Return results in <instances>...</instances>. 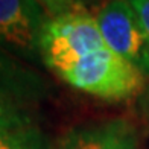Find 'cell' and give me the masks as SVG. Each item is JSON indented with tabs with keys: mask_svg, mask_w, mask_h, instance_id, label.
I'll return each instance as SVG.
<instances>
[{
	"mask_svg": "<svg viewBox=\"0 0 149 149\" xmlns=\"http://www.w3.org/2000/svg\"><path fill=\"white\" fill-rule=\"evenodd\" d=\"M65 84L105 100H125L145 88L146 78L126 59L104 47L55 72Z\"/></svg>",
	"mask_w": 149,
	"mask_h": 149,
	"instance_id": "6da1fadb",
	"label": "cell"
},
{
	"mask_svg": "<svg viewBox=\"0 0 149 149\" xmlns=\"http://www.w3.org/2000/svg\"><path fill=\"white\" fill-rule=\"evenodd\" d=\"M104 47L108 46L94 15L76 9L47 20L40 35L38 56L55 73Z\"/></svg>",
	"mask_w": 149,
	"mask_h": 149,
	"instance_id": "7a4b0ae2",
	"label": "cell"
},
{
	"mask_svg": "<svg viewBox=\"0 0 149 149\" xmlns=\"http://www.w3.org/2000/svg\"><path fill=\"white\" fill-rule=\"evenodd\" d=\"M104 41L149 78V38L128 0H108L93 12Z\"/></svg>",
	"mask_w": 149,
	"mask_h": 149,
	"instance_id": "3957f363",
	"label": "cell"
},
{
	"mask_svg": "<svg viewBox=\"0 0 149 149\" xmlns=\"http://www.w3.org/2000/svg\"><path fill=\"white\" fill-rule=\"evenodd\" d=\"M49 18L37 0H0V49L35 58L40 35Z\"/></svg>",
	"mask_w": 149,
	"mask_h": 149,
	"instance_id": "277c9868",
	"label": "cell"
},
{
	"mask_svg": "<svg viewBox=\"0 0 149 149\" xmlns=\"http://www.w3.org/2000/svg\"><path fill=\"white\" fill-rule=\"evenodd\" d=\"M52 149H139V132L128 119H108L73 128Z\"/></svg>",
	"mask_w": 149,
	"mask_h": 149,
	"instance_id": "5b68a950",
	"label": "cell"
},
{
	"mask_svg": "<svg viewBox=\"0 0 149 149\" xmlns=\"http://www.w3.org/2000/svg\"><path fill=\"white\" fill-rule=\"evenodd\" d=\"M40 88V81L35 74L18 65L8 52L0 49V93L29 99Z\"/></svg>",
	"mask_w": 149,
	"mask_h": 149,
	"instance_id": "8992f818",
	"label": "cell"
},
{
	"mask_svg": "<svg viewBox=\"0 0 149 149\" xmlns=\"http://www.w3.org/2000/svg\"><path fill=\"white\" fill-rule=\"evenodd\" d=\"M32 125L28 99L0 93V131H9Z\"/></svg>",
	"mask_w": 149,
	"mask_h": 149,
	"instance_id": "52a82bcc",
	"label": "cell"
},
{
	"mask_svg": "<svg viewBox=\"0 0 149 149\" xmlns=\"http://www.w3.org/2000/svg\"><path fill=\"white\" fill-rule=\"evenodd\" d=\"M0 149H52L47 137L37 126L0 131Z\"/></svg>",
	"mask_w": 149,
	"mask_h": 149,
	"instance_id": "ba28073f",
	"label": "cell"
},
{
	"mask_svg": "<svg viewBox=\"0 0 149 149\" xmlns=\"http://www.w3.org/2000/svg\"><path fill=\"white\" fill-rule=\"evenodd\" d=\"M37 2L43 6V9L47 12V15L50 18L61 15V14H65V12L81 9L74 3V0H37Z\"/></svg>",
	"mask_w": 149,
	"mask_h": 149,
	"instance_id": "9c48e42d",
	"label": "cell"
},
{
	"mask_svg": "<svg viewBox=\"0 0 149 149\" xmlns=\"http://www.w3.org/2000/svg\"><path fill=\"white\" fill-rule=\"evenodd\" d=\"M128 2L134 8L135 14H137L141 23V28L149 38V0H128Z\"/></svg>",
	"mask_w": 149,
	"mask_h": 149,
	"instance_id": "30bf717a",
	"label": "cell"
},
{
	"mask_svg": "<svg viewBox=\"0 0 149 149\" xmlns=\"http://www.w3.org/2000/svg\"><path fill=\"white\" fill-rule=\"evenodd\" d=\"M108 0H74V3H76L81 9H84V11H88V12H91V11H94L96 12L100 6H102L104 3H107ZM93 14V12H91Z\"/></svg>",
	"mask_w": 149,
	"mask_h": 149,
	"instance_id": "8fae6325",
	"label": "cell"
}]
</instances>
